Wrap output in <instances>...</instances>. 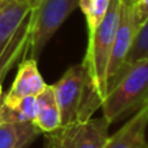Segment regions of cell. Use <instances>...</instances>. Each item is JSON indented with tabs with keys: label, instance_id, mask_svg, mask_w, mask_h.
<instances>
[{
	"label": "cell",
	"instance_id": "obj_1",
	"mask_svg": "<svg viewBox=\"0 0 148 148\" xmlns=\"http://www.w3.org/2000/svg\"><path fill=\"white\" fill-rule=\"evenodd\" d=\"M148 104V57L126 64L107 87L103 117L117 122Z\"/></svg>",
	"mask_w": 148,
	"mask_h": 148
},
{
	"label": "cell",
	"instance_id": "obj_2",
	"mask_svg": "<svg viewBox=\"0 0 148 148\" xmlns=\"http://www.w3.org/2000/svg\"><path fill=\"white\" fill-rule=\"evenodd\" d=\"M33 7L29 0H0V79L29 55Z\"/></svg>",
	"mask_w": 148,
	"mask_h": 148
},
{
	"label": "cell",
	"instance_id": "obj_3",
	"mask_svg": "<svg viewBox=\"0 0 148 148\" xmlns=\"http://www.w3.org/2000/svg\"><path fill=\"white\" fill-rule=\"evenodd\" d=\"M51 87L60 108L61 125L90 120L101 107V99L95 91L83 62L70 66Z\"/></svg>",
	"mask_w": 148,
	"mask_h": 148
},
{
	"label": "cell",
	"instance_id": "obj_4",
	"mask_svg": "<svg viewBox=\"0 0 148 148\" xmlns=\"http://www.w3.org/2000/svg\"><path fill=\"white\" fill-rule=\"evenodd\" d=\"M120 10L121 3L117 0H110L104 20L95 30V33L87 38L86 55L82 61L88 70L92 86L101 101L107 94L108 66L120 20Z\"/></svg>",
	"mask_w": 148,
	"mask_h": 148
},
{
	"label": "cell",
	"instance_id": "obj_5",
	"mask_svg": "<svg viewBox=\"0 0 148 148\" xmlns=\"http://www.w3.org/2000/svg\"><path fill=\"white\" fill-rule=\"evenodd\" d=\"M79 0H36L33 7L29 55L38 60L56 31L78 8Z\"/></svg>",
	"mask_w": 148,
	"mask_h": 148
},
{
	"label": "cell",
	"instance_id": "obj_6",
	"mask_svg": "<svg viewBox=\"0 0 148 148\" xmlns=\"http://www.w3.org/2000/svg\"><path fill=\"white\" fill-rule=\"evenodd\" d=\"M109 125L104 117L61 125L46 133L44 148H103L109 136Z\"/></svg>",
	"mask_w": 148,
	"mask_h": 148
},
{
	"label": "cell",
	"instance_id": "obj_7",
	"mask_svg": "<svg viewBox=\"0 0 148 148\" xmlns=\"http://www.w3.org/2000/svg\"><path fill=\"white\" fill-rule=\"evenodd\" d=\"M136 30H138V26L135 25V21H134L131 5L121 4L120 20H118L114 43H113L110 61H109V66H108L107 87L125 65L126 57H127L129 51H130L131 46H133Z\"/></svg>",
	"mask_w": 148,
	"mask_h": 148
},
{
	"label": "cell",
	"instance_id": "obj_8",
	"mask_svg": "<svg viewBox=\"0 0 148 148\" xmlns=\"http://www.w3.org/2000/svg\"><path fill=\"white\" fill-rule=\"evenodd\" d=\"M46 87L47 83L38 69V60L26 57L18 64L14 81L3 96V105L9 107L26 96H38Z\"/></svg>",
	"mask_w": 148,
	"mask_h": 148
},
{
	"label": "cell",
	"instance_id": "obj_9",
	"mask_svg": "<svg viewBox=\"0 0 148 148\" xmlns=\"http://www.w3.org/2000/svg\"><path fill=\"white\" fill-rule=\"evenodd\" d=\"M147 127L148 104L139 109L112 136H108L103 148H148L146 140Z\"/></svg>",
	"mask_w": 148,
	"mask_h": 148
},
{
	"label": "cell",
	"instance_id": "obj_10",
	"mask_svg": "<svg viewBox=\"0 0 148 148\" xmlns=\"http://www.w3.org/2000/svg\"><path fill=\"white\" fill-rule=\"evenodd\" d=\"M33 123L39 129L40 133H51L61 126V114L56 101L53 90L51 86L47 87L36 96V114Z\"/></svg>",
	"mask_w": 148,
	"mask_h": 148
},
{
	"label": "cell",
	"instance_id": "obj_11",
	"mask_svg": "<svg viewBox=\"0 0 148 148\" xmlns=\"http://www.w3.org/2000/svg\"><path fill=\"white\" fill-rule=\"evenodd\" d=\"M39 134L33 122H0V148H27Z\"/></svg>",
	"mask_w": 148,
	"mask_h": 148
},
{
	"label": "cell",
	"instance_id": "obj_12",
	"mask_svg": "<svg viewBox=\"0 0 148 148\" xmlns=\"http://www.w3.org/2000/svg\"><path fill=\"white\" fill-rule=\"evenodd\" d=\"M36 114V96H26L16 104L0 107V122H33Z\"/></svg>",
	"mask_w": 148,
	"mask_h": 148
},
{
	"label": "cell",
	"instance_id": "obj_13",
	"mask_svg": "<svg viewBox=\"0 0 148 148\" xmlns=\"http://www.w3.org/2000/svg\"><path fill=\"white\" fill-rule=\"evenodd\" d=\"M110 0H79L78 7L82 10L87 25V38L95 33L108 12Z\"/></svg>",
	"mask_w": 148,
	"mask_h": 148
},
{
	"label": "cell",
	"instance_id": "obj_14",
	"mask_svg": "<svg viewBox=\"0 0 148 148\" xmlns=\"http://www.w3.org/2000/svg\"><path fill=\"white\" fill-rule=\"evenodd\" d=\"M144 57H148V18L136 30L135 38H134L133 46H131L127 57H126L125 65L138 61Z\"/></svg>",
	"mask_w": 148,
	"mask_h": 148
},
{
	"label": "cell",
	"instance_id": "obj_15",
	"mask_svg": "<svg viewBox=\"0 0 148 148\" xmlns=\"http://www.w3.org/2000/svg\"><path fill=\"white\" fill-rule=\"evenodd\" d=\"M131 9L135 25L139 27L148 18V0H135L131 5Z\"/></svg>",
	"mask_w": 148,
	"mask_h": 148
},
{
	"label": "cell",
	"instance_id": "obj_16",
	"mask_svg": "<svg viewBox=\"0 0 148 148\" xmlns=\"http://www.w3.org/2000/svg\"><path fill=\"white\" fill-rule=\"evenodd\" d=\"M117 1H120L121 4H125V5H133V3L135 0H117Z\"/></svg>",
	"mask_w": 148,
	"mask_h": 148
},
{
	"label": "cell",
	"instance_id": "obj_17",
	"mask_svg": "<svg viewBox=\"0 0 148 148\" xmlns=\"http://www.w3.org/2000/svg\"><path fill=\"white\" fill-rule=\"evenodd\" d=\"M1 79H0V99H1V97H3V88H1Z\"/></svg>",
	"mask_w": 148,
	"mask_h": 148
},
{
	"label": "cell",
	"instance_id": "obj_18",
	"mask_svg": "<svg viewBox=\"0 0 148 148\" xmlns=\"http://www.w3.org/2000/svg\"><path fill=\"white\" fill-rule=\"evenodd\" d=\"M29 1H30L31 7H34V4H35V3H36V0H29Z\"/></svg>",
	"mask_w": 148,
	"mask_h": 148
},
{
	"label": "cell",
	"instance_id": "obj_19",
	"mask_svg": "<svg viewBox=\"0 0 148 148\" xmlns=\"http://www.w3.org/2000/svg\"><path fill=\"white\" fill-rule=\"evenodd\" d=\"M1 100H3V97H1V99H0V107H1Z\"/></svg>",
	"mask_w": 148,
	"mask_h": 148
}]
</instances>
